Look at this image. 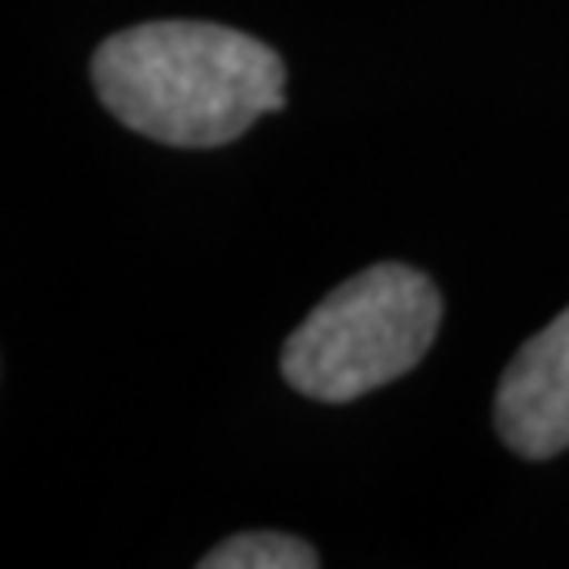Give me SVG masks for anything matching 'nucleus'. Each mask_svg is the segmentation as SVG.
Wrapping results in <instances>:
<instances>
[{"label":"nucleus","mask_w":569,"mask_h":569,"mask_svg":"<svg viewBox=\"0 0 569 569\" xmlns=\"http://www.w3.org/2000/svg\"><path fill=\"white\" fill-rule=\"evenodd\" d=\"M443 300L427 274L385 262L346 279L283 346V376L317 401H355L422 363Z\"/></svg>","instance_id":"nucleus-2"},{"label":"nucleus","mask_w":569,"mask_h":569,"mask_svg":"<svg viewBox=\"0 0 569 569\" xmlns=\"http://www.w3.org/2000/svg\"><path fill=\"white\" fill-rule=\"evenodd\" d=\"M106 110L148 140L216 148L283 106V60L216 21H148L93 56Z\"/></svg>","instance_id":"nucleus-1"},{"label":"nucleus","mask_w":569,"mask_h":569,"mask_svg":"<svg viewBox=\"0 0 569 569\" xmlns=\"http://www.w3.org/2000/svg\"><path fill=\"white\" fill-rule=\"evenodd\" d=\"M493 422L510 451L549 460L569 448V308L507 367Z\"/></svg>","instance_id":"nucleus-3"},{"label":"nucleus","mask_w":569,"mask_h":569,"mask_svg":"<svg viewBox=\"0 0 569 569\" xmlns=\"http://www.w3.org/2000/svg\"><path fill=\"white\" fill-rule=\"evenodd\" d=\"M203 569H317L321 557L312 545L283 536V531H249V536H232L220 549H211L199 561Z\"/></svg>","instance_id":"nucleus-4"}]
</instances>
